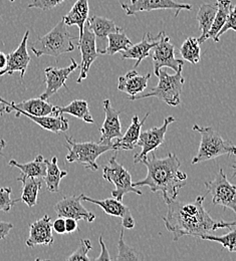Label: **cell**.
Instances as JSON below:
<instances>
[{
	"label": "cell",
	"mask_w": 236,
	"mask_h": 261,
	"mask_svg": "<svg viewBox=\"0 0 236 261\" xmlns=\"http://www.w3.org/2000/svg\"><path fill=\"white\" fill-rule=\"evenodd\" d=\"M205 196H198L193 202H169L168 211L163 216L165 227L172 234V240L178 241L184 236L200 237L217 229L231 228L235 222L215 220L204 207Z\"/></svg>",
	"instance_id": "6da1fadb"
},
{
	"label": "cell",
	"mask_w": 236,
	"mask_h": 261,
	"mask_svg": "<svg viewBox=\"0 0 236 261\" xmlns=\"http://www.w3.org/2000/svg\"><path fill=\"white\" fill-rule=\"evenodd\" d=\"M152 156H146L141 162L147 167L148 173L145 179L133 183L136 188L148 186L153 193L161 192L166 204L176 200L179 190L186 186L187 175L180 171L181 163L178 157L169 153L162 159L156 157L155 151Z\"/></svg>",
	"instance_id": "7a4b0ae2"
},
{
	"label": "cell",
	"mask_w": 236,
	"mask_h": 261,
	"mask_svg": "<svg viewBox=\"0 0 236 261\" xmlns=\"http://www.w3.org/2000/svg\"><path fill=\"white\" fill-rule=\"evenodd\" d=\"M74 38L68 33L65 21L61 20L49 33L38 37L31 46V49L37 58L42 56L58 58L74 49V44L72 43Z\"/></svg>",
	"instance_id": "3957f363"
},
{
	"label": "cell",
	"mask_w": 236,
	"mask_h": 261,
	"mask_svg": "<svg viewBox=\"0 0 236 261\" xmlns=\"http://www.w3.org/2000/svg\"><path fill=\"white\" fill-rule=\"evenodd\" d=\"M192 130L201 135L200 146L196 156L192 160V165L216 159L223 155H235L234 144H232L229 140L223 139L222 136L213 128L194 125Z\"/></svg>",
	"instance_id": "277c9868"
},
{
	"label": "cell",
	"mask_w": 236,
	"mask_h": 261,
	"mask_svg": "<svg viewBox=\"0 0 236 261\" xmlns=\"http://www.w3.org/2000/svg\"><path fill=\"white\" fill-rule=\"evenodd\" d=\"M183 69V68H182ZM182 69L176 71L175 74H169L166 69H160L158 73V85L148 93H140L136 96L129 97L130 100H140L143 98L155 97L166 102L171 107H177L181 102V93L185 83L182 75Z\"/></svg>",
	"instance_id": "5b68a950"
},
{
	"label": "cell",
	"mask_w": 236,
	"mask_h": 261,
	"mask_svg": "<svg viewBox=\"0 0 236 261\" xmlns=\"http://www.w3.org/2000/svg\"><path fill=\"white\" fill-rule=\"evenodd\" d=\"M68 143V153L66 156V160L68 163H78L88 170L97 171L99 165L97 159L103 153L114 150L113 144L103 145L95 142H75L72 138L66 136Z\"/></svg>",
	"instance_id": "8992f818"
},
{
	"label": "cell",
	"mask_w": 236,
	"mask_h": 261,
	"mask_svg": "<svg viewBox=\"0 0 236 261\" xmlns=\"http://www.w3.org/2000/svg\"><path fill=\"white\" fill-rule=\"evenodd\" d=\"M117 153L112 156L109 163L102 168V178L115 185V190L112 191V197L123 201L124 196L127 193H135L138 195H142V191L133 186L132 177L129 171L118 162Z\"/></svg>",
	"instance_id": "52a82bcc"
},
{
	"label": "cell",
	"mask_w": 236,
	"mask_h": 261,
	"mask_svg": "<svg viewBox=\"0 0 236 261\" xmlns=\"http://www.w3.org/2000/svg\"><path fill=\"white\" fill-rule=\"evenodd\" d=\"M207 192L212 196V203L216 206H223L236 212V187L231 184L223 169H220L214 180L204 182Z\"/></svg>",
	"instance_id": "ba28073f"
},
{
	"label": "cell",
	"mask_w": 236,
	"mask_h": 261,
	"mask_svg": "<svg viewBox=\"0 0 236 261\" xmlns=\"http://www.w3.org/2000/svg\"><path fill=\"white\" fill-rule=\"evenodd\" d=\"M150 55L156 76L158 75L160 69L163 67L172 68L175 71L183 68L184 61H181L175 57V46L171 42L168 35H166V33L163 32L158 34L157 43L151 49Z\"/></svg>",
	"instance_id": "9c48e42d"
},
{
	"label": "cell",
	"mask_w": 236,
	"mask_h": 261,
	"mask_svg": "<svg viewBox=\"0 0 236 261\" xmlns=\"http://www.w3.org/2000/svg\"><path fill=\"white\" fill-rule=\"evenodd\" d=\"M174 122L175 118L173 116H169L164 120L161 127H155L150 130L141 132L137 146L141 147L142 150L134 156V163H140L146 156H148L149 153L156 151L164 143L169 125Z\"/></svg>",
	"instance_id": "30bf717a"
},
{
	"label": "cell",
	"mask_w": 236,
	"mask_h": 261,
	"mask_svg": "<svg viewBox=\"0 0 236 261\" xmlns=\"http://www.w3.org/2000/svg\"><path fill=\"white\" fill-rule=\"evenodd\" d=\"M84 195L85 194L66 196L60 200L55 205V211L58 217H63L65 219L72 218L75 220H85L89 223L94 222L96 215L88 211L82 204V199Z\"/></svg>",
	"instance_id": "8fae6325"
},
{
	"label": "cell",
	"mask_w": 236,
	"mask_h": 261,
	"mask_svg": "<svg viewBox=\"0 0 236 261\" xmlns=\"http://www.w3.org/2000/svg\"><path fill=\"white\" fill-rule=\"evenodd\" d=\"M78 47L82 55V64L78 65L81 72L76 83L81 84L84 80L87 79L91 66L99 57V53L97 51L96 47L95 34L90 30L88 23L85 24L83 35L78 38Z\"/></svg>",
	"instance_id": "7c38bea8"
},
{
	"label": "cell",
	"mask_w": 236,
	"mask_h": 261,
	"mask_svg": "<svg viewBox=\"0 0 236 261\" xmlns=\"http://www.w3.org/2000/svg\"><path fill=\"white\" fill-rule=\"evenodd\" d=\"M71 64L67 67H53L48 66L44 69V83L46 89L39 98L47 100L51 96L57 94L62 88L68 89L66 82L69 77L70 73L78 68V65L73 59H70Z\"/></svg>",
	"instance_id": "4fadbf2b"
},
{
	"label": "cell",
	"mask_w": 236,
	"mask_h": 261,
	"mask_svg": "<svg viewBox=\"0 0 236 261\" xmlns=\"http://www.w3.org/2000/svg\"><path fill=\"white\" fill-rule=\"evenodd\" d=\"M122 8L127 15H135L143 11H152L159 9H173L178 16L181 10H191L192 6L187 3H179L174 0H135L130 3H121Z\"/></svg>",
	"instance_id": "5bb4252c"
},
{
	"label": "cell",
	"mask_w": 236,
	"mask_h": 261,
	"mask_svg": "<svg viewBox=\"0 0 236 261\" xmlns=\"http://www.w3.org/2000/svg\"><path fill=\"white\" fill-rule=\"evenodd\" d=\"M30 35V31L24 33V36L18 45V47L6 55L7 63L3 69L0 70V76H3L5 74H13L15 71L20 72V77L23 79L24 74L27 72V69L31 63V57L28 51V39Z\"/></svg>",
	"instance_id": "9a60e30c"
},
{
	"label": "cell",
	"mask_w": 236,
	"mask_h": 261,
	"mask_svg": "<svg viewBox=\"0 0 236 261\" xmlns=\"http://www.w3.org/2000/svg\"><path fill=\"white\" fill-rule=\"evenodd\" d=\"M84 201L94 203L98 206H100L101 209L104 211L106 214L115 216V217H120L122 219V226L123 228L133 229L135 227V219L131 214V211L129 207L124 205L122 201H119L115 198H108L103 200H97L93 199L88 196H83Z\"/></svg>",
	"instance_id": "2e32d148"
},
{
	"label": "cell",
	"mask_w": 236,
	"mask_h": 261,
	"mask_svg": "<svg viewBox=\"0 0 236 261\" xmlns=\"http://www.w3.org/2000/svg\"><path fill=\"white\" fill-rule=\"evenodd\" d=\"M7 108H6V114H9L13 111L16 112V118H19L20 113H25L32 116L41 117V116H47V115H55L57 111V107L49 103L45 99L41 98H31L28 100L20 101L18 103L14 101H7L5 100Z\"/></svg>",
	"instance_id": "e0dca14e"
},
{
	"label": "cell",
	"mask_w": 236,
	"mask_h": 261,
	"mask_svg": "<svg viewBox=\"0 0 236 261\" xmlns=\"http://www.w3.org/2000/svg\"><path fill=\"white\" fill-rule=\"evenodd\" d=\"M102 105H103L106 118L100 129V133H101L100 144L110 145V144H113L114 139H118L123 136L122 125L120 121L121 112L116 111L113 108L110 99H104Z\"/></svg>",
	"instance_id": "ac0fdd59"
},
{
	"label": "cell",
	"mask_w": 236,
	"mask_h": 261,
	"mask_svg": "<svg viewBox=\"0 0 236 261\" xmlns=\"http://www.w3.org/2000/svg\"><path fill=\"white\" fill-rule=\"evenodd\" d=\"M87 22L90 30L95 34L96 47L99 55H104L108 45V35L110 33L124 31L122 28L117 27L112 19H108L98 15L89 17Z\"/></svg>",
	"instance_id": "d6986e66"
},
{
	"label": "cell",
	"mask_w": 236,
	"mask_h": 261,
	"mask_svg": "<svg viewBox=\"0 0 236 261\" xmlns=\"http://www.w3.org/2000/svg\"><path fill=\"white\" fill-rule=\"evenodd\" d=\"M51 219L48 215H44L42 218L34 221L30 226V236L25 243L28 247H34L37 245L51 246L55 242L53 233Z\"/></svg>",
	"instance_id": "ffe728a7"
},
{
	"label": "cell",
	"mask_w": 236,
	"mask_h": 261,
	"mask_svg": "<svg viewBox=\"0 0 236 261\" xmlns=\"http://www.w3.org/2000/svg\"><path fill=\"white\" fill-rule=\"evenodd\" d=\"M151 79V73L140 74L136 69L128 71L125 75L119 76L118 90L126 93L129 97L136 96L144 92L148 86V82Z\"/></svg>",
	"instance_id": "44dd1931"
},
{
	"label": "cell",
	"mask_w": 236,
	"mask_h": 261,
	"mask_svg": "<svg viewBox=\"0 0 236 261\" xmlns=\"http://www.w3.org/2000/svg\"><path fill=\"white\" fill-rule=\"evenodd\" d=\"M158 40L157 36H152L150 33H145L142 40L135 45H131L127 50L122 51V60H135L134 68H137L142 61L150 56L151 49L156 45Z\"/></svg>",
	"instance_id": "7402d4cb"
},
{
	"label": "cell",
	"mask_w": 236,
	"mask_h": 261,
	"mask_svg": "<svg viewBox=\"0 0 236 261\" xmlns=\"http://www.w3.org/2000/svg\"><path fill=\"white\" fill-rule=\"evenodd\" d=\"M149 116L150 113H147L142 121H140L138 116H134L132 119V123L126 134L123 135L121 138L116 139L115 142H113V149L115 151H131L137 147V143L141 134V129Z\"/></svg>",
	"instance_id": "603a6c76"
},
{
	"label": "cell",
	"mask_w": 236,
	"mask_h": 261,
	"mask_svg": "<svg viewBox=\"0 0 236 261\" xmlns=\"http://www.w3.org/2000/svg\"><path fill=\"white\" fill-rule=\"evenodd\" d=\"M21 115L32 120L42 129L49 130L55 134H59L60 132H67L69 129L68 120L64 117V114H60L57 116L47 115V116H41V117L32 116L25 113H20L19 116Z\"/></svg>",
	"instance_id": "cb8c5ba5"
},
{
	"label": "cell",
	"mask_w": 236,
	"mask_h": 261,
	"mask_svg": "<svg viewBox=\"0 0 236 261\" xmlns=\"http://www.w3.org/2000/svg\"><path fill=\"white\" fill-rule=\"evenodd\" d=\"M89 0H77L67 15L64 16L63 20L65 21L67 27L76 25L80 31V36L83 35L84 27L89 18Z\"/></svg>",
	"instance_id": "d4e9b609"
},
{
	"label": "cell",
	"mask_w": 236,
	"mask_h": 261,
	"mask_svg": "<svg viewBox=\"0 0 236 261\" xmlns=\"http://www.w3.org/2000/svg\"><path fill=\"white\" fill-rule=\"evenodd\" d=\"M232 6L231 0H217V11L214 17V20L211 24L209 32L205 35L203 42L206 41L208 38H212L215 42H219L217 40V33L222 29L227 16L229 14L230 8Z\"/></svg>",
	"instance_id": "484cf974"
},
{
	"label": "cell",
	"mask_w": 236,
	"mask_h": 261,
	"mask_svg": "<svg viewBox=\"0 0 236 261\" xmlns=\"http://www.w3.org/2000/svg\"><path fill=\"white\" fill-rule=\"evenodd\" d=\"M46 163V173L42 178L45 182L46 188L51 193H57L60 191V184L64 177L68 175L67 171L61 170L58 165V158L53 157L51 161L45 160Z\"/></svg>",
	"instance_id": "4316f807"
},
{
	"label": "cell",
	"mask_w": 236,
	"mask_h": 261,
	"mask_svg": "<svg viewBox=\"0 0 236 261\" xmlns=\"http://www.w3.org/2000/svg\"><path fill=\"white\" fill-rule=\"evenodd\" d=\"M8 165L18 168L21 171V178L34 177L42 179L46 173V163L42 155H37L34 161L29 163L20 164L15 160H10Z\"/></svg>",
	"instance_id": "83f0119b"
},
{
	"label": "cell",
	"mask_w": 236,
	"mask_h": 261,
	"mask_svg": "<svg viewBox=\"0 0 236 261\" xmlns=\"http://www.w3.org/2000/svg\"><path fill=\"white\" fill-rule=\"evenodd\" d=\"M56 114H68L83 120L87 124H95V121L89 110V105L84 99H74L67 107H57Z\"/></svg>",
	"instance_id": "f1b7e54d"
},
{
	"label": "cell",
	"mask_w": 236,
	"mask_h": 261,
	"mask_svg": "<svg viewBox=\"0 0 236 261\" xmlns=\"http://www.w3.org/2000/svg\"><path fill=\"white\" fill-rule=\"evenodd\" d=\"M17 181H20L22 183V194L19 200L24 202L29 207L35 206L37 203L38 192L42 186L41 178L18 177Z\"/></svg>",
	"instance_id": "f546056e"
},
{
	"label": "cell",
	"mask_w": 236,
	"mask_h": 261,
	"mask_svg": "<svg viewBox=\"0 0 236 261\" xmlns=\"http://www.w3.org/2000/svg\"><path fill=\"white\" fill-rule=\"evenodd\" d=\"M216 11H217V3H215V4L204 3L198 9V12L196 14V19H197V21L199 23V28L201 30V35L199 36V38H197V40L200 44L203 43V39H204L205 35L207 34L211 28V24L214 20Z\"/></svg>",
	"instance_id": "4dcf8cb0"
},
{
	"label": "cell",
	"mask_w": 236,
	"mask_h": 261,
	"mask_svg": "<svg viewBox=\"0 0 236 261\" xmlns=\"http://www.w3.org/2000/svg\"><path fill=\"white\" fill-rule=\"evenodd\" d=\"M132 45V41L124 31L110 33L108 35V45L104 55L114 56L117 53L127 50Z\"/></svg>",
	"instance_id": "1f68e13d"
},
{
	"label": "cell",
	"mask_w": 236,
	"mask_h": 261,
	"mask_svg": "<svg viewBox=\"0 0 236 261\" xmlns=\"http://www.w3.org/2000/svg\"><path fill=\"white\" fill-rule=\"evenodd\" d=\"M200 43L195 37H188L180 47V55L184 61L196 65L200 62Z\"/></svg>",
	"instance_id": "d6a6232c"
},
{
	"label": "cell",
	"mask_w": 236,
	"mask_h": 261,
	"mask_svg": "<svg viewBox=\"0 0 236 261\" xmlns=\"http://www.w3.org/2000/svg\"><path fill=\"white\" fill-rule=\"evenodd\" d=\"M235 226L231 227V230L224 234V235H221V236H214V235H210L209 233L208 234H203L199 238H201L203 240H209V241H215V242H218L220 243L224 248H226L229 252L231 253H234L236 252V232Z\"/></svg>",
	"instance_id": "836d02e7"
},
{
	"label": "cell",
	"mask_w": 236,
	"mask_h": 261,
	"mask_svg": "<svg viewBox=\"0 0 236 261\" xmlns=\"http://www.w3.org/2000/svg\"><path fill=\"white\" fill-rule=\"evenodd\" d=\"M119 254L115 258L116 260H143L144 257L131 246H129L124 240V228L121 230L120 239L118 241Z\"/></svg>",
	"instance_id": "e575fe53"
},
{
	"label": "cell",
	"mask_w": 236,
	"mask_h": 261,
	"mask_svg": "<svg viewBox=\"0 0 236 261\" xmlns=\"http://www.w3.org/2000/svg\"><path fill=\"white\" fill-rule=\"evenodd\" d=\"M93 248V244L91 242L90 239H82L80 246L77 247V249L71 254L69 255L67 260L68 261H91V258L88 256L89 251Z\"/></svg>",
	"instance_id": "d590c367"
},
{
	"label": "cell",
	"mask_w": 236,
	"mask_h": 261,
	"mask_svg": "<svg viewBox=\"0 0 236 261\" xmlns=\"http://www.w3.org/2000/svg\"><path fill=\"white\" fill-rule=\"evenodd\" d=\"M12 189L9 187L0 188V211L9 212L15 203L19 202V199L12 200L11 199Z\"/></svg>",
	"instance_id": "8d00e7d4"
},
{
	"label": "cell",
	"mask_w": 236,
	"mask_h": 261,
	"mask_svg": "<svg viewBox=\"0 0 236 261\" xmlns=\"http://www.w3.org/2000/svg\"><path fill=\"white\" fill-rule=\"evenodd\" d=\"M229 30L234 31V32L236 31V7L234 6V4H232V6L230 8L229 14H228L227 19L225 20L222 29L219 31V33H217V36H216L217 40L220 41V36Z\"/></svg>",
	"instance_id": "74e56055"
},
{
	"label": "cell",
	"mask_w": 236,
	"mask_h": 261,
	"mask_svg": "<svg viewBox=\"0 0 236 261\" xmlns=\"http://www.w3.org/2000/svg\"><path fill=\"white\" fill-rule=\"evenodd\" d=\"M66 0H34L31 4H29V8H38L44 11L50 10L57 6H59L60 4H62L63 2H65Z\"/></svg>",
	"instance_id": "f35d334b"
},
{
	"label": "cell",
	"mask_w": 236,
	"mask_h": 261,
	"mask_svg": "<svg viewBox=\"0 0 236 261\" xmlns=\"http://www.w3.org/2000/svg\"><path fill=\"white\" fill-rule=\"evenodd\" d=\"M99 243H100V246H101V254H100L97 258H95V260H112V258H111V256H110V254H109V251H108V249H107V247H106V243H104L103 240H102V236H100V238H99Z\"/></svg>",
	"instance_id": "ab89813d"
},
{
	"label": "cell",
	"mask_w": 236,
	"mask_h": 261,
	"mask_svg": "<svg viewBox=\"0 0 236 261\" xmlns=\"http://www.w3.org/2000/svg\"><path fill=\"white\" fill-rule=\"evenodd\" d=\"M53 230H55L58 234H65L66 232V220L63 217H59L55 222L51 224Z\"/></svg>",
	"instance_id": "60d3db41"
},
{
	"label": "cell",
	"mask_w": 236,
	"mask_h": 261,
	"mask_svg": "<svg viewBox=\"0 0 236 261\" xmlns=\"http://www.w3.org/2000/svg\"><path fill=\"white\" fill-rule=\"evenodd\" d=\"M12 228H13V224L9 222L0 221V240L5 239Z\"/></svg>",
	"instance_id": "b9f144b4"
},
{
	"label": "cell",
	"mask_w": 236,
	"mask_h": 261,
	"mask_svg": "<svg viewBox=\"0 0 236 261\" xmlns=\"http://www.w3.org/2000/svg\"><path fill=\"white\" fill-rule=\"evenodd\" d=\"M66 232L67 233H72L78 229L77 220L72 218H66Z\"/></svg>",
	"instance_id": "7bdbcfd3"
},
{
	"label": "cell",
	"mask_w": 236,
	"mask_h": 261,
	"mask_svg": "<svg viewBox=\"0 0 236 261\" xmlns=\"http://www.w3.org/2000/svg\"><path fill=\"white\" fill-rule=\"evenodd\" d=\"M6 108H7V105L5 102V99L0 98V117L3 114H6Z\"/></svg>",
	"instance_id": "ee69618b"
},
{
	"label": "cell",
	"mask_w": 236,
	"mask_h": 261,
	"mask_svg": "<svg viewBox=\"0 0 236 261\" xmlns=\"http://www.w3.org/2000/svg\"><path fill=\"white\" fill-rule=\"evenodd\" d=\"M7 63V58H6V55H4L3 53L0 51V70L3 69L6 65Z\"/></svg>",
	"instance_id": "f6af8a7d"
},
{
	"label": "cell",
	"mask_w": 236,
	"mask_h": 261,
	"mask_svg": "<svg viewBox=\"0 0 236 261\" xmlns=\"http://www.w3.org/2000/svg\"><path fill=\"white\" fill-rule=\"evenodd\" d=\"M6 147V142L4 139H0V156H2V150Z\"/></svg>",
	"instance_id": "bcb514c9"
},
{
	"label": "cell",
	"mask_w": 236,
	"mask_h": 261,
	"mask_svg": "<svg viewBox=\"0 0 236 261\" xmlns=\"http://www.w3.org/2000/svg\"><path fill=\"white\" fill-rule=\"evenodd\" d=\"M8 1H10V2H14L15 0H8Z\"/></svg>",
	"instance_id": "7dc6e473"
},
{
	"label": "cell",
	"mask_w": 236,
	"mask_h": 261,
	"mask_svg": "<svg viewBox=\"0 0 236 261\" xmlns=\"http://www.w3.org/2000/svg\"><path fill=\"white\" fill-rule=\"evenodd\" d=\"M134 1H135V0H131V2H134Z\"/></svg>",
	"instance_id": "c3c4849f"
}]
</instances>
